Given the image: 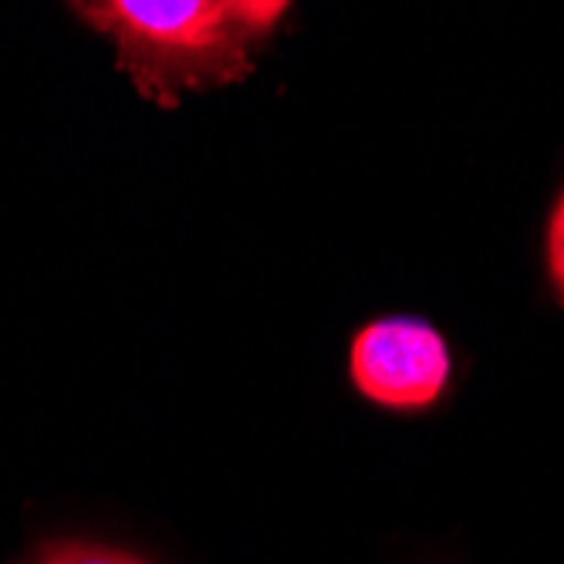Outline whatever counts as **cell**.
<instances>
[{"mask_svg":"<svg viewBox=\"0 0 564 564\" xmlns=\"http://www.w3.org/2000/svg\"><path fill=\"white\" fill-rule=\"evenodd\" d=\"M453 362L443 335L420 318H379L351 338L348 376L369 402L413 413L430 409L446 382Z\"/></svg>","mask_w":564,"mask_h":564,"instance_id":"7a4b0ae2","label":"cell"},{"mask_svg":"<svg viewBox=\"0 0 564 564\" xmlns=\"http://www.w3.org/2000/svg\"><path fill=\"white\" fill-rule=\"evenodd\" d=\"M288 4L291 0H227L230 18L250 31H264V28L278 24V18L288 11Z\"/></svg>","mask_w":564,"mask_h":564,"instance_id":"277c9868","label":"cell"},{"mask_svg":"<svg viewBox=\"0 0 564 564\" xmlns=\"http://www.w3.org/2000/svg\"><path fill=\"white\" fill-rule=\"evenodd\" d=\"M24 564H149L129 551L88 544V541H47Z\"/></svg>","mask_w":564,"mask_h":564,"instance_id":"3957f363","label":"cell"},{"mask_svg":"<svg viewBox=\"0 0 564 564\" xmlns=\"http://www.w3.org/2000/svg\"><path fill=\"white\" fill-rule=\"evenodd\" d=\"M91 18L139 72H220L240 62L227 0H91Z\"/></svg>","mask_w":564,"mask_h":564,"instance_id":"6da1fadb","label":"cell"},{"mask_svg":"<svg viewBox=\"0 0 564 564\" xmlns=\"http://www.w3.org/2000/svg\"><path fill=\"white\" fill-rule=\"evenodd\" d=\"M547 268H551L554 291L564 304V189L554 203L551 224H547Z\"/></svg>","mask_w":564,"mask_h":564,"instance_id":"5b68a950","label":"cell"}]
</instances>
